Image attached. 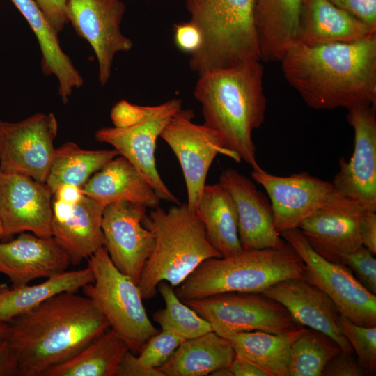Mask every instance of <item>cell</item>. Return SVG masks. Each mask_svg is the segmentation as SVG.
Here are the masks:
<instances>
[{
  "instance_id": "7bdbcfd3",
  "label": "cell",
  "mask_w": 376,
  "mask_h": 376,
  "mask_svg": "<svg viewBox=\"0 0 376 376\" xmlns=\"http://www.w3.org/2000/svg\"><path fill=\"white\" fill-rule=\"evenodd\" d=\"M116 376H163V375L158 369L142 366L138 361L137 355L129 350L120 362Z\"/></svg>"
},
{
  "instance_id": "f907efd6",
  "label": "cell",
  "mask_w": 376,
  "mask_h": 376,
  "mask_svg": "<svg viewBox=\"0 0 376 376\" xmlns=\"http://www.w3.org/2000/svg\"><path fill=\"white\" fill-rule=\"evenodd\" d=\"M1 237H3V227H2V224L0 219V238Z\"/></svg>"
},
{
  "instance_id": "e0dca14e",
  "label": "cell",
  "mask_w": 376,
  "mask_h": 376,
  "mask_svg": "<svg viewBox=\"0 0 376 376\" xmlns=\"http://www.w3.org/2000/svg\"><path fill=\"white\" fill-rule=\"evenodd\" d=\"M52 192L45 183L0 169V219L3 237L31 232L52 236Z\"/></svg>"
},
{
  "instance_id": "5b68a950",
  "label": "cell",
  "mask_w": 376,
  "mask_h": 376,
  "mask_svg": "<svg viewBox=\"0 0 376 376\" xmlns=\"http://www.w3.org/2000/svg\"><path fill=\"white\" fill-rule=\"evenodd\" d=\"M306 272L305 263L286 242L281 248L207 259L174 290L182 302L223 292H263L283 280H306Z\"/></svg>"
},
{
  "instance_id": "ee69618b",
  "label": "cell",
  "mask_w": 376,
  "mask_h": 376,
  "mask_svg": "<svg viewBox=\"0 0 376 376\" xmlns=\"http://www.w3.org/2000/svg\"><path fill=\"white\" fill-rule=\"evenodd\" d=\"M360 237L362 245L374 255L376 253V213L375 211L365 210L359 225Z\"/></svg>"
},
{
  "instance_id": "4dcf8cb0",
  "label": "cell",
  "mask_w": 376,
  "mask_h": 376,
  "mask_svg": "<svg viewBox=\"0 0 376 376\" xmlns=\"http://www.w3.org/2000/svg\"><path fill=\"white\" fill-rule=\"evenodd\" d=\"M129 350L122 338L109 328L75 355L48 369L42 376H116Z\"/></svg>"
},
{
  "instance_id": "7a4b0ae2",
  "label": "cell",
  "mask_w": 376,
  "mask_h": 376,
  "mask_svg": "<svg viewBox=\"0 0 376 376\" xmlns=\"http://www.w3.org/2000/svg\"><path fill=\"white\" fill-rule=\"evenodd\" d=\"M8 340L17 357V376H42L110 328L86 296L60 293L10 322Z\"/></svg>"
},
{
  "instance_id": "603a6c76",
  "label": "cell",
  "mask_w": 376,
  "mask_h": 376,
  "mask_svg": "<svg viewBox=\"0 0 376 376\" xmlns=\"http://www.w3.org/2000/svg\"><path fill=\"white\" fill-rule=\"evenodd\" d=\"M376 34L373 29L329 0H304L297 41L317 46L347 43Z\"/></svg>"
},
{
  "instance_id": "f35d334b",
  "label": "cell",
  "mask_w": 376,
  "mask_h": 376,
  "mask_svg": "<svg viewBox=\"0 0 376 376\" xmlns=\"http://www.w3.org/2000/svg\"><path fill=\"white\" fill-rule=\"evenodd\" d=\"M361 375H364L363 371L354 352H340L327 362L322 370V376Z\"/></svg>"
},
{
  "instance_id": "30bf717a",
  "label": "cell",
  "mask_w": 376,
  "mask_h": 376,
  "mask_svg": "<svg viewBox=\"0 0 376 376\" xmlns=\"http://www.w3.org/2000/svg\"><path fill=\"white\" fill-rule=\"evenodd\" d=\"M182 109V100H169L150 106L146 115L124 127H104L95 132L97 141L111 145L129 160L152 187L160 200L179 205V199L162 180L156 165L157 140L173 116Z\"/></svg>"
},
{
  "instance_id": "8d00e7d4",
  "label": "cell",
  "mask_w": 376,
  "mask_h": 376,
  "mask_svg": "<svg viewBox=\"0 0 376 376\" xmlns=\"http://www.w3.org/2000/svg\"><path fill=\"white\" fill-rule=\"evenodd\" d=\"M340 264L347 267L369 292L376 295V259L368 249L361 245L345 255Z\"/></svg>"
},
{
  "instance_id": "8992f818",
  "label": "cell",
  "mask_w": 376,
  "mask_h": 376,
  "mask_svg": "<svg viewBox=\"0 0 376 376\" xmlns=\"http://www.w3.org/2000/svg\"><path fill=\"white\" fill-rule=\"evenodd\" d=\"M190 21L201 31V48L191 54L190 69L207 71L261 61L253 0H186Z\"/></svg>"
},
{
  "instance_id": "4fadbf2b",
  "label": "cell",
  "mask_w": 376,
  "mask_h": 376,
  "mask_svg": "<svg viewBox=\"0 0 376 376\" xmlns=\"http://www.w3.org/2000/svg\"><path fill=\"white\" fill-rule=\"evenodd\" d=\"M54 113H36L18 122L0 120V169L45 183L56 148Z\"/></svg>"
},
{
  "instance_id": "bcb514c9",
  "label": "cell",
  "mask_w": 376,
  "mask_h": 376,
  "mask_svg": "<svg viewBox=\"0 0 376 376\" xmlns=\"http://www.w3.org/2000/svg\"><path fill=\"white\" fill-rule=\"evenodd\" d=\"M229 368L233 376H267L258 367L236 354Z\"/></svg>"
},
{
  "instance_id": "484cf974",
  "label": "cell",
  "mask_w": 376,
  "mask_h": 376,
  "mask_svg": "<svg viewBox=\"0 0 376 376\" xmlns=\"http://www.w3.org/2000/svg\"><path fill=\"white\" fill-rule=\"evenodd\" d=\"M104 207L84 195L70 214L52 220V237L68 255L71 264L79 265L104 246L102 229Z\"/></svg>"
},
{
  "instance_id": "ba28073f",
  "label": "cell",
  "mask_w": 376,
  "mask_h": 376,
  "mask_svg": "<svg viewBox=\"0 0 376 376\" xmlns=\"http://www.w3.org/2000/svg\"><path fill=\"white\" fill-rule=\"evenodd\" d=\"M184 303L224 338L251 331L281 334L302 327L283 305L262 292H223Z\"/></svg>"
},
{
  "instance_id": "1f68e13d",
  "label": "cell",
  "mask_w": 376,
  "mask_h": 376,
  "mask_svg": "<svg viewBox=\"0 0 376 376\" xmlns=\"http://www.w3.org/2000/svg\"><path fill=\"white\" fill-rule=\"evenodd\" d=\"M119 155L112 150H84L72 142L56 148L45 184L52 194L61 185L82 187L97 171Z\"/></svg>"
},
{
  "instance_id": "60d3db41",
  "label": "cell",
  "mask_w": 376,
  "mask_h": 376,
  "mask_svg": "<svg viewBox=\"0 0 376 376\" xmlns=\"http://www.w3.org/2000/svg\"><path fill=\"white\" fill-rule=\"evenodd\" d=\"M150 106H140L122 100L111 109L110 116L114 127H124L131 125L143 118Z\"/></svg>"
},
{
  "instance_id": "7402d4cb",
  "label": "cell",
  "mask_w": 376,
  "mask_h": 376,
  "mask_svg": "<svg viewBox=\"0 0 376 376\" xmlns=\"http://www.w3.org/2000/svg\"><path fill=\"white\" fill-rule=\"evenodd\" d=\"M82 189L84 195L104 207L127 201L153 209L159 207L161 201L141 172L120 155L95 173Z\"/></svg>"
},
{
  "instance_id": "ffe728a7",
  "label": "cell",
  "mask_w": 376,
  "mask_h": 376,
  "mask_svg": "<svg viewBox=\"0 0 376 376\" xmlns=\"http://www.w3.org/2000/svg\"><path fill=\"white\" fill-rule=\"evenodd\" d=\"M70 265L68 255L52 236L23 232L13 240L0 242V273L8 277L12 288L63 272Z\"/></svg>"
},
{
  "instance_id": "4316f807",
  "label": "cell",
  "mask_w": 376,
  "mask_h": 376,
  "mask_svg": "<svg viewBox=\"0 0 376 376\" xmlns=\"http://www.w3.org/2000/svg\"><path fill=\"white\" fill-rule=\"evenodd\" d=\"M195 212L204 226L209 242L221 257L233 256L243 251L234 201L219 182L205 185Z\"/></svg>"
},
{
  "instance_id": "f6af8a7d",
  "label": "cell",
  "mask_w": 376,
  "mask_h": 376,
  "mask_svg": "<svg viewBox=\"0 0 376 376\" xmlns=\"http://www.w3.org/2000/svg\"><path fill=\"white\" fill-rule=\"evenodd\" d=\"M0 376H17V357L7 338H0Z\"/></svg>"
},
{
  "instance_id": "9a60e30c",
  "label": "cell",
  "mask_w": 376,
  "mask_h": 376,
  "mask_svg": "<svg viewBox=\"0 0 376 376\" xmlns=\"http://www.w3.org/2000/svg\"><path fill=\"white\" fill-rule=\"evenodd\" d=\"M375 107L359 105L347 109V121L354 132V151L349 161L339 159V169L331 183L343 196L376 212Z\"/></svg>"
},
{
  "instance_id": "6da1fadb",
  "label": "cell",
  "mask_w": 376,
  "mask_h": 376,
  "mask_svg": "<svg viewBox=\"0 0 376 376\" xmlns=\"http://www.w3.org/2000/svg\"><path fill=\"white\" fill-rule=\"evenodd\" d=\"M280 61L287 81L313 109L376 106V34L317 46L296 41Z\"/></svg>"
},
{
  "instance_id": "c3c4849f",
  "label": "cell",
  "mask_w": 376,
  "mask_h": 376,
  "mask_svg": "<svg viewBox=\"0 0 376 376\" xmlns=\"http://www.w3.org/2000/svg\"><path fill=\"white\" fill-rule=\"evenodd\" d=\"M210 375L212 376H233L229 367H224L212 372Z\"/></svg>"
},
{
  "instance_id": "836d02e7",
  "label": "cell",
  "mask_w": 376,
  "mask_h": 376,
  "mask_svg": "<svg viewBox=\"0 0 376 376\" xmlns=\"http://www.w3.org/2000/svg\"><path fill=\"white\" fill-rule=\"evenodd\" d=\"M173 288L166 281L157 285L165 307L153 313V320L162 329L172 331L185 340L212 331L210 324L182 302Z\"/></svg>"
},
{
  "instance_id": "83f0119b",
  "label": "cell",
  "mask_w": 376,
  "mask_h": 376,
  "mask_svg": "<svg viewBox=\"0 0 376 376\" xmlns=\"http://www.w3.org/2000/svg\"><path fill=\"white\" fill-rule=\"evenodd\" d=\"M235 357L230 341L212 331L184 340L157 369L163 376H205L229 367Z\"/></svg>"
},
{
  "instance_id": "b9f144b4",
  "label": "cell",
  "mask_w": 376,
  "mask_h": 376,
  "mask_svg": "<svg viewBox=\"0 0 376 376\" xmlns=\"http://www.w3.org/2000/svg\"><path fill=\"white\" fill-rule=\"evenodd\" d=\"M56 33L68 23L66 0H35Z\"/></svg>"
},
{
  "instance_id": "3957f363",
  "label": "cell",
  "mask_w": 376,
  "mask_h": 376,
  "mask_svg": "<svg viewBox=\"0 0 376 376\" xmlns=\"http://www.w3.org/2000/svg\"><path fill=\"white\" fill-rule=\"evenodd\" d=\"M263 77L260 61H251L205 72L199 75L194 91L201 104L203 124L252 169L260 167L252 132L265 119Z\"/></svg>"
},
{
  "instance_id": "d6a6232c",
  "label": "cell",
  "mask_w": 376,
  "mask_h": 376,
  "mask_svg": "<svg viewBox=\"0 0 376 376\" xmlns=\"http://www.w3.org/2000/svg\"><path fill=\"white\" fill-rule=\"evenodd\" d=\"M341 351L331 338L306 327L291 347L289 376H322L327 362Z\"/></svg>"
},
{
  "instance_id": "ab89813d",
  "label": "cell",
  "mask_w": 376,
  "mask_h": 376,
  "mask_svg": "<svg viewBox=\"0 0 376 376\" xmlns=\"http://www.w3.org/2000/svg\"><path fill=\"white\" fill-rule=\"evenodd\" d=\"M174 42L182 52L191 54L201 47L203 36L200 29L191 21L174 26Z\"/></svg>"
},
{
  "instance_id": "2e32d148",
  "label": "cell",
  "mask_w": 376,
  "mask_h": 376,
  "mask_svg": "<svg viewBox=\"0 0 376 376\" xmlns=\"http://www.w3.org/2000/svg\"><path fill=\"white\" fill-rule=\"evenodd\" d=\"M147 210L123 201L108 205L102 213L104 247L114 265L137 285L155 242L152 231L143 224Z\"/></svg>"
},
{
  "instance_id": "f1b7e54d",
  "label": "cell",
  "mask_w": 376,
  "mask_h": 376,
  "mask_svg": "<svg viewBox=\"0 0 376 376\" xmlns=\"http://www.w3.org/2000/svg\"><path fill=\"white\" fill-rule=\"evenodd\" d=\"M93 281V272L87 266L52 275L36 285L11 288L6 286L0 290V324L9 323L60 293L78 292Z\"/></svg>"
},
{
  "instance_id": "d6986e66",
  "label": "cell",
  "mask_w": 376,
  "mask_h": 376,
  "mask_svg": "<svg viewBox=\"0 0 376 376\" xmlns=\"http://www.w3.org/2000/svg\"><path fill=\"white\" fill-rule=\"evenodd\" d=\"M262 293L283 305L299 324L327 335L342 351L354 352L343 330L342 314L332 299L315 285L305 279H290Z\"/></svg>"
},
{
  "instance_id": "7c38bea8",
  "label": "cell",
  "mask_w": 376,
  "mask_h": 376,
  "mask_svg": "<svg viewBox=\"0 0 376 376\" xmlns=\"http://www.w3.org/2000/svg\"><path fill=\"white\" fill-rule=\"evenodd\" d=\"M251 177L268 195L274 226L279 234L299 228L306 217L320 209L351 199L337 191L331 182L307 172L279 176L260 166L252 169Z\"/></svg>"
},
{
  "instance_id": "816d5d0a",
  "label": "cell",
  "mask_w": 376,
  "mask_h": 376,
  "mask_svg": "<svg viewBox=\"0 0 376 376\" xmlns=\"http://www.w3.org/2000/svg\"><path fill=\"white\" fill-rule=\"evenodd\" d=\"M6 286V285H5V284H0V290Z\"/></svg>"
},
{
  "instance_id": "44dd1931",
  "label": "cell",
  "mask_w": 376,
  "mask_h": 376,
  "mask_svg": "<svg viewBox=\"0 0 376 376\" xmlns=\"http://www.w3.org/2000/svg\"><path fill=\"white\" fill-rule=\"evenodd\" d=\"M365 210H368L350 199L318 210L299 228L316 252L331 262L340 263L345 255L362 245L359 225Z\"/></svg>"
},
{
  "instance_id": "74e56055",
  "label": "cell",
  "mask_w": 376,
  "mask_h": 376,
  "mask_svg": "<svg viewBox=\"0 0 376 376\" xmlns=\"http://www.w3.org/2000/svg\"><path fill=\"white\" fill-rule=\"evenodd\" d=\"M366 26L376 29V0H329Z\"/></svg>"
},
{
  "instance_id": "ac0fdd59",
  "label": "cell",
  "mask_w": 376,
  "mask_h": 376,
  "mask_svg": "<svg viewBox=\"0 0 376 376\" xmlns=\"http://www.w3.org/2000/svg\"><path fill=\"white\" fill-rule=\"evenodd\" d=\"M230 194L237 214L238 234L243 250L281 248L285 241L274 226L270 201L253 181L228 168L219 182Z\"/></svg>"
},
{
  "instance_id": "d590c367",
  "label": "cell",
  "mask_w": 376,
  "mask_h": 376,
  "mask_svg": "<svg viewBox=\"0 0 376 376\" xmlns=\"http://www.w3.org/2000/svg\"><path fill=\"white\" fill-rule=\"evenodd\" d=\"M184 340L173 332L162 329L146 342L137 355L138 361L146 368L157 369L171 358Z\"/></svg>"
},
{
  "instance_id": "52a82bcc",
  "label": "cell",
  "mask_w": 376,
  "mask_h": 376,
  "mask_svg": "<svg viewBox=\"0 0 376 376\" xmlns=\"http://www.w3.org/2000/svg\"><path fill=\"white\" fill-rule=\"evenodd\" d=\"M94 281L82 288L113 329L138 355L146 342L159 332L150 320L138 285L111 261L104 246L88 259Z\"/></svg>"
},
{
  "instance_id": "277c9868",
  "label": "cell",
  "mask_w": 376,
  "mask_h": 376,
  "mask_svg": "<svg viewBox=\"0 0 376 376\" xmlns=\"http://www.w3.org/2000/svg\"><path fill=\"white\" fill-rule=\"evenodd\" d=\"M143 224L155 238L138 283L143 299L154 297L160 282L176 288L204 260L221 257L209 242L201 220L187 203L168 210L159 206L150 209Z\"/></svg>"
},
{
  "instance_id": "e575fe53",
  "label": "cell",
  "mask_w": 376,
  "mask_h": 376,
  "mask_svg": "<svg viewBox=\"0 0 376 376\" xmlns=\"http://www.w3.org/2000/svg\"><path fill=\"white\" fill-rule=\"evenodd\" d=\"M340 322L364 375H373L376 371V327L357 325L341 315Z\"/></svg>"
},
{
  "instance_id": "9c48e42d",
  "label": "cell",
  "mask_w": 376,
  "mask_h": 376,
  "mask_svg": "<svg viewBox=\"0 0 376 376\" xmlns=\"http://www.w3.org/2000/svg\"><path fill=\"white\" fill-rule=\"evenodd\" d=\"M280 235L305 263L306 280L324 291L343 315L357 325L376 327V295L363 287L347 267L316 252L299 228Z\"/></svg>"
},
{
  "instance_id": "f546056e",
  "label": "cell",
  "mask_w": 376,
  "mask_h": 376,
  "mask_svg": "<svg viewBox=\"0 0 376 376\" xmlns=\"http://www.w3.org/2000/svg\"><path fill=\"white\" fill-rule=\"evenodd\" d=\"M305 329L302 326L281 334L263 331H242L226 338L231 343L236 354L267 376H289L291 347Z\"/></svg>"
},
{
  "instance_id": "5bb4252c",
  "label": "cell",
  "mask_w": 376,
  "mask_h": 376,
  "mask_svg": "<svg viewBox=\"0 0 376 376\" xmlns=\"http://www.w3.org/2000/svg\"><path fill=\"white\" fill-rule=\"evenodd\" d=\"M125 10L120 0H66L68 22L93 49L98 64V80L102 86L111 77L115 55L128 52L133 46L120 30Z\"/></svg>"
},
{
  "instance_id": "681fc988",
  "label": "cell",
  "mask_w": 376,
  "mask_h": 376,
  "mask_svg": "<svg viewBox=\"0 0 376 376\" xmlns=\"http://www.w3.org/2000/svg\"><path fill=\"white\" fill-rule=\"evenodd\" d=\"M10 333L9 323L0 324V338H7Z\"/></svg>"
},
{
  "instance_id": "cb8c5ba5",
  "label": "cell",
  "mask_w": 376,
  "mask_h": 376,
  "mask_svg": "<svg viewBox=\"0 0 376 376\" xmlns=\"http://www.w3.org/2000/svg\"><path fill=\"white\" fill-rule=\"evenodd\" d=\"M27 21L34 33L41 52V68L45 76L54 75L58 93L66 103L75 89L81 88L84 79L70 57L62 50L57 34L35 0H10Z\"/></svg>"
},
{
  "instance_id": "7dc6e473",
  "label": "cell",
  "mask_w": 376,
  "mask_h": 376,
  "mask_svg": "<svg viewBox=\"0 0 376 376\" xmlns=\"http://www.w3.org/2000/svg\"><path fill=\"white\" fill-rule=\"evenodd\" d=\"M55 198L64 203L75 205L84 196L82 187L74 185H63L54 193Z\"/></svg>"
},
{
  "instance_id": "8fae6325",
  "label": "cell",
  "mask_w": 376,
  "mask_h": 376,
  "mask_svg": "<svg viewBox=\"0 0 376 376\" xmlns=\"http://www.w3.org/2000/svg\"><path fill=\"white\" fill-rule=\"evenodd\" d=\"M192 109L178 111L161 133L177 157L185 181L188 208L195 212L204 189L209 169L219 155L236 162L240 159L227 150L221 137L204 124L194 123Z\"/></svg>"
},
{
  "instance_id": "d4e9b609",
  "label": "cell",
  "mask_w": 376,
  "mask_h": 376,
  "mask_svg": "<svg viewBox=\"0 0 376 376\" xmlns=\"http://www.w3.org/2000/svg\"><path fill=\"white\" fill-rule=\"evenodd\" d=\"M260 59L281 61L297 40L304 0H253Z\"/></svg>"
}]
</instances>
